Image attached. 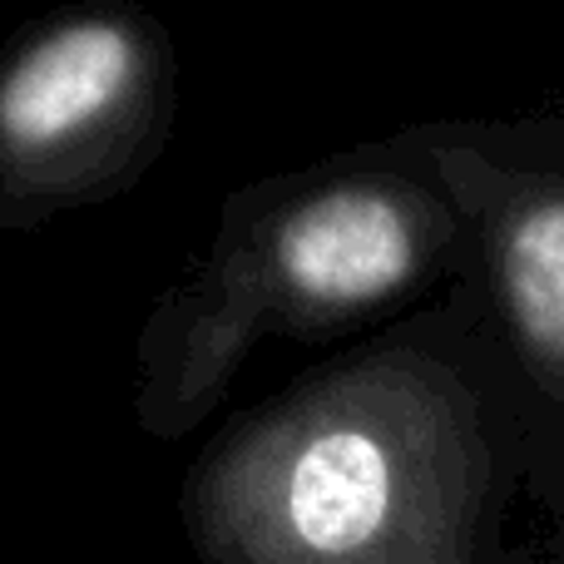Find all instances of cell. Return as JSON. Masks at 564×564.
I'll use <instances>...</instances> for the list:
<instances>
[{
	"label": "cell",
	"mask_w": 564,
	"mask_h": 564,
	"mask_svg": "<svg viewBox=\"0 0 564 564\" xmlns=\"http://www.w3.org/2000/svg\"><path fill=\"white\" fill-rule=\"evenodd\" d=\"M278 263L307 297L371 302L411 278L416 238L391 198L327 194L288 218L278 238Z\"/></svg>",
	"instance_id": "obj_1"
},
{
	"label": "cell",
	"mask_w": 564,
	"mask_h": 564,
	"mask_svg": "<svg viewBox=\"0 0 564 564\" xmlns=\"http://www.w3.org/2000/svg\"><path fill=\"white\" fill-rule=\"evenodd\" d=\"M496 288L530 371L564 411V174L506 194L496 224Z\"/></svg>",
	"instance_id": "obj_2"
},
{
	"label": "cell",
	"mask_w": 564,
	"mask_h": 564,
	"mask_svg": "<svg viewBox=\"0 0 564 564\" xmlns=\"http://www.w3.org/2000/svg\"><path fill=\"white\" fill-rule=\"evenodd\" d=\"M134 45L115 25H69L10 69L0 89V129L15 144H55L124 95Z\"/></svg>",
	"instance_id": "obj_3"
},
{
	"label": "cell",
	"mask_w": 564,
	"mask_h": 564,
	"mask_svg": "<svg viewBox=\"0 0 564 564\" xmlns=\"http://www.w3.org/2000/svg\"><path fill=\"white\" fill-rule=\"evenodd\" d=\"M397 506L391 456L361 431H327L297 456L288 480V525L317 555L371 545Z\"/></svg>",
	"instance_id": "obj_4"
}]
</instances>
